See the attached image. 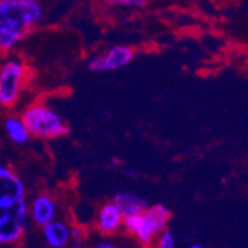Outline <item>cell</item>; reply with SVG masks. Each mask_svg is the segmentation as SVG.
Masks as SVG:
<instances>
[{
    "label": "cell",
    "instance_id": "277c9868",
    "mask_svg": "<svg viewBox=\"0 0 248 248\" xmlns=\"http://www.w3.org/2000/svg\"><path fill=\"white\" fill-rule=\"evenodd\" d=\"M27 79L26 62L18 57H8L0 64V106L15 107L24 93Z\"/></svg>",
    "mask_w": 248,
    "mask_h": 248
},
{
    "label": "cell",
    "instance_id": "5bb4252c",
    "mask_svg": "<svg viewBox=\"0 0 248 248\" xmlns=\"http://www.w3.org/2000/svg\"><path fill=\"white\" fill-rule=\"evenodd\" d=\"M155 248H175V239L171 231L165 229L155 239Z\"/></svg>",
    "mask_w": 248,
    "mask_h": 248
},
{
    "label": "cell",
    "instance_id": "6da1fadb",
    "mask_svg": "<svg viewBox=\"0 0 248 248\" xmlns=\"http://www.w3.org/2000/svg\"><path fill=\"white\" fill-rule=\"evenodd\" d=\"M29 205L22 180L0 164V245L16 244L26 232Z\"/></svg>",
    "mask_w": 248,
    "mask_h": 248
},
{
    "label": "cell",
    "instance_id": "8992f818",
    "mask_svg": "<svg viewBox=\"0 0 248 248\" xmlns=\"http://www.w3.org/2000/svg\"><path fill=\"white\" fill-rule=\"evenodd\" d=\"M58 213V205L52 196L49 195H37L36 198H33V201L29 205V217L31 218V221L37 226H45V224L51 223L52 220H55Z\"/></svg>",
    "mask_w": 248,
    "mask_h": 248
},
{
    "label": "cell",
    "instance_id": "ac0fdd59",
    "mask_svg": "<svg viewBox=\"0 0 248 248\" xmlns=\"http://www.w3.org/2000/svg\"><path fill=\"white\" fill-rule=\"evenodd\" d=\"M189 248H204V247H202V245H199V244H192Z\"/></svg>",
    "mask_w": 248,
    "mask_h": 248
},
{
    "label": "cell",
    "instance_id": "2e32d148",
    "mask_svg": "<svg viewBox=\"0 0 248 248\" xmlns=\"http://www.w3.org/2000/svg\"><path fill=\"white\" fill-rule=\"evenodd\" d=\"M94 248H116V247H115L113 244H111V242H106V241H104V242H100V244H97Z\"/></svg>",
    "mask_w": 248,
    "mask_h": 248
},
{
    "label": "cell",
    "instance_id": "ba28073f",
    "mask_svg": "<svg viewBox=\"0 0 248 248\" xmlns=\"http://www.w3.org/2000/svg\"><path fill=\"white\" fill-rule=\"evenodd\" d=\"M95 224L100 233L113 235L124 226V216L113 202H107L98 210Z\"/></svg>",
    "mask_w": 248,
    "mask_h": 248
},
{
    "label": "cell",
    "instance_id": "9a60e30c",
    "mask_svg": "<svg viewBox=\"0 0 248 248\" xmlns=\"http://www.w3.org/2000/svg\"><path fill=\"white\" fill-rule=\"evenodd\" d=\"M72 238L75 241H80L83 238V232H82V229L79 226H73V229H72Z\"/></svg>",
    "mask_w": 248,
    "mask_h": 248
},
{
    "label": "cell",
    "instance_id": "d6986e66",
    "mask_svg": "<svg viewBox=\"0 0 248 248\" xmlns=\"http://www.w3.org/2000/svg\"><path fill=\"white\" fill-rule=\"evenodd\" d=\"M5 2V0H0V6H2V3Z\"/></svg>",
    "mask_w": 248,
    "mask_h": 248
},
{
    "label": "cell",
    "instance_id": "8fae6325",
    "mask_svg": "<svg viewBox=\"0 0 248 248\" xmlns=\"http://www.w3.org/2000/svg\"><path fill=\"white\" fill-rule=\"evenodd\" d=\"M5 132L8 135V139L15 143V144H26L30 140L29 129L24 124V121L21 119V116H8L3 124Z\"/></svg>",
    "mask_w": 248,
    "mask_h": 248
},
{
    "label": "cell",
    "instance_id": "7c38bea8",
    "mask_svg": "<svg viewBox=\"0 0 248 248\" xmlns=\"http://www.w3.org/2000/svg\"><path fill=\"white\" fill-rule=\"evenodd\" d=\"M143 214L146 216V218L149 220V223L152 224V228L155 229V232L159 235L162 231L167 229L168 226V221L171 218V213L167 207L161 205V204H156L152 207H146Z\"/></svg>",
    "mask_w": 248,
    "mask_h": 248
},
{
    "label": "cell",
    "instance_id": "e0dca14e",
    "mask_svg": "<svg viewBox=\"0 0 248 248\" xmlns=\"http://www.w3.org/2000/svg\"><path fill=\"white\" fill-rule=\"evenodd\" d=\"M70 248H85V247L82 245V242H80V241H75V242H73V245H72Z\"/></svg>",
    "mask_w": 248,
    "mask_h": 248
},
{
    "label": "cell",
    "instance_id": "5b68a950",
    "mask_svg": "<svg viewBox=\"0 0 248 248\" xmlns=\"http://www.w3.org/2000/svg\"><path fill=\"white\" fill-rule=\"evenodd\" d=\"M134 49L126 45H115V46L108 48L100 55L93 57L88 61V69L97 72V73H106L113 72L122 67L128 65L134 60Z\"/></svg>",
    "mask_w": 248,
    "mask_h": 248
},
{
    "label": "cell",
    "instance_id": "9c48e42d",
    "mask_svg": "<svg viewBox=\"0 0 248 248\" xmlns=\"http://www.w3.org/2000/svg\"><path fill=\"white\" fill-rule=\"evenodd\" d=\"M43 238L49 248H65L72 239V229L64 221L52 220L43 226Z\"/></svg>",
    "mask_w": 248,
    "mask_h": 248
},
{
    "label": "cell",
    "instance_id": "30bf717a",
    "mask_svg": "<svg viewBox=\"0 0 248 248\" xmlns=\"http://www.w3.org/2000/svg\"><path fill=\"white\" fill-rule=\"evenodd\" d=\"M111 202H113V204L119 208L124 218L135 216V214H140L147 207L144 199H141L140 196L134 195V193H128V192H118Z\"/></svg>",
    "mask_w": 248,
    "mask_h": 248
},
{
    "label": "cell",
    "instance_id": "4fadbf2b",
    "mask_svg": "<svg viewBox=\"0 0 248 248\" xmlns=\"http://www.w3.org/2000/svg\"><path fill=\"white\" fill-rule=\"evenodd\" d=\"M103 2L108 6H116V8H132L139 9L144 8L149 0H103Z\"/></svg>",
    "mask_w": 248,
    "mask_h": 248
},
{
    "label": "cell",
    "instance_id": "52a82bcc",
    "mask_svg": "<svg viewBox=\"0 0 248 248\" xmlns=\"http://www.w3.org/2000/svg\"><path fill=\"white\" fill-rule=\"evenodd\" d=\"M124 228L126 229V232L129 235H132V238L137 239L143 247L153 245V242H155V239L157 236V233L152 228V224L149 223V220L146 218L143 211L140 214L125 217L124 218Z\"/></svg>",
    "mask_w": 248,
    "mask_h": 248
},
{
    "label": "cell",
    "instance_id": "7a4b0ae2",
    "mask_svg": "<svg viewBox=\"0 0 248 248\" xmlns=\"http://www.w3.org/2000/svg\"><path fill=\"white\" fill-rule=\"evenodd\" d=\"M40 0H5L0 6V55H9L43 19Z\"/></svg>",
    "mask_w": 248,
    "mask_h": 248
},
{
    "label": "cell",
    "instance_id": "3957f363",
    "mask_svg": "<svg viewBox=\"0 0 248 248\" xmlns=\"http://www.w3.org/2000/svg\"><path fill=\"white\" fill-rule=\"evenodd\" d=\"M30 137L40 140H55L69 132V126L55 108L43 103H34L21 113Z\"/></svg>",
    "mask_w": 248,
    "mask_h": 248
}]
</instances>
